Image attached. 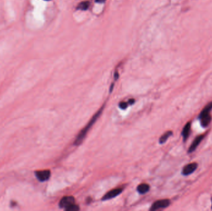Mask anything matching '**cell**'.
<instances>
[{"label":"cell","mask_w":212,"mask_h":211,"mask_svg":"<svg viewBox=\"0 0 212 211\" xmlns=\"http://www.w3.org/2000/svg\"><path fill=\"white\" fill-rule=\"evenodd\" d=\"M127 106H128V104L126 102H122L119 104V107L120 108H121L122 109H125L126 108Z\"/></svg>","instance_id":"9a60e30c"},{"label":"cell","mask_w":212,"mask_h":211,"mask_svg":"<svg viewBox=\"0 0 212 211\" xmlns=\"http://www.w3.org/2000/svg\"><path fill=\"white\" fill-rule=\"evenodd\" d=\"M190 123H188L186 124V125L184 126V128L182 130V136L184 138V140L185 141L186 139H187L189 133H190Z\"/></svg>","instance_id":"ba28073f"},{"label":"cell","mask_w":212,"mask_h":211,"mask_svg":"<svg viewBox=\"0 0 212 211\" xmlns=\"http://www.w3.org/2000/svg\"><path fill=\"white\" fill-rule=\"evenodd\" d=\"M45 1H50V0H45Z\"/></svg>","instance_id":"ac0fdd59"},{"label":"cell","mask_w":212,"mask_h":211,"mask_svg":"<svg viewBox=\"0 0 212 211\" xmlns=\"http://www.w3.org/2000/svg\"><path fill=\"white\" fill-rule=\"evenodd\" d=\"M149 190H150V186L146 183H142L138 185V187L137 188V191L141 194H145L147 192L149 191Z\"/></svg>","instance_id":"7c38bea8"},{"label":"cell","mask_w":212,"mask_h":211,"mask_svg":"<svg viewBox=\"0 0 212 211\" xmlns=\"http://www.w3.org/2000/svg\"><path fill=\"white\" fill-rule=\"evenodd\" d=\"M211 109H212V102L211 103H210L208 105H207L204 108V109H203V110L202 111V112L200 113V114L199 115V118H202L203 116H205L210 115V112L211 110Z\"/></svg>","instance_id":"30bf717a"},{"label":"cell","mask_w":212,"mask_h":211,"mask_svg":"<svg viewBox=\"0 0 212 211\" xmlns=\"http://www.w3.org/2000/svg\"><path fill=\"white\" fill-rule=\"evenodd\" d=\"M122 188H116V189H114L111 191H109L106 195H105L103 198V200H107V199H110L115 198V196H118V195H120V194L122 192Z\"/></svg>","instance_id":"8992f818"},{"label":"cell","mask_w":212,"mask_h":211,"mask_svg":"<svg viewBox=\"0 0 212 211\" xmlns=\"http://www.w3.org/2000/svg\"><path fill=\"white\" fill-rule=\"evenodd\" d=\"M51 175L50 171L48 170L37 171L36 172V176L37 178L40 181H45L48 180Z\"/></svg>","instance_id":"277c9868"},{"label":"cell","mask_w":212,"mask_h":211,"mask_svg":"<svg viewBox=\"0 0 212 211\" xmlns=\"http://www.w3.org/2000/svg\"><path fill=\"white\" fill-rule=\"evenodd\" d=\"M75 199L73 196H65L63 197L59 202V206L60 208L65 209L68 206H69L74 203Z\"/></svg>","instance_id":"3957f363"},{"label":"cell","mask_w":212,"mask_h":211,"mask_svg":"<svg viewBox=\"0 0 212 211\" xmlns=\"http://www.w3.org/2000/svg\"><path fill=\"white\" fill-rule=\"evenodd\" d=\"M197 164L196 163H191L187 165H185L182 170V174L184 175H189L192 173L197 169Z\"/></svg>","instance_id":"5b68a950"},{"label":"cell","mask_w":212,"mask_h":211,"mask_svg":"<svg viewBox=\"0 0 212 211\" xmlns=\"http://www.w3.org/2000/svg\"><path fill=\"white\" fill-rule=\"evenodd\" d=\"M172 134H173L172 131H167L166 133H164L159 139L160 144H163V143H164L167 140V139L171 136Z\"/></svg>","instance_id":"4fadbf2b"},{"label":"cell","mask_w":212,"mask_h":211,"mask_svg":"<svg viewBox=\"0 0 212 211\" xmlns=\"http://www.w3.org/2000/svg\"><path fill=\"white\" fill-rule=\"evenodd\" d=\"M170 204V201L169 199H161L159 200L154 202L153 204L152 205L150 210H156L159 209L166 208L169 206Z\"/></svg>","instance_id":"7a4b0ae2"},{"label":"cell","mask_w":212,"mask_h":211,"mask_svg":"<svg viewBox=\"0 0 212 211\" xmlns=\"http://www.w3.org/2000/svg\"><path fill=\"white\" fill-rule=\"evenodd\" d=\"M204 138V136H197L196 139H194V141H193L192 142V144H191L190 147H189V150L188 152L189 153H192V152H193L195 150H196V149L197 147V146L200 144V142L202 141V140Z\"/></svg>","instance_id":"52a82bcc"},{"label":"cell","mask_w":212,"mask_h":211,"mask_svg":"<svg viewBox=\"0 0 212 211\" xmlns=\"http://www.w3.org/2000/svg\"><path fill=\"white\" fill-rule=\"evenodd\" d=\"M90 6V2L88 1H84L81 2L77 6L78 10L81 11H86Z\"/></svg>","instance_id":"8fae6325"},{"label":"cell","mask_w":212,"mask_h":211,"mask_svg":"<svg viewBox=\"0 0 212 211\" xmlns=\"http://www.w3.org/2000/svg\"><path fill=\"white\" fill-rule=\"evenodd\" d=\"M106 1V0H96V2L98 3H103Z\"/></svg>","instance_id":"2e32d148"},{"label":"cell","mask_w":212,"mask_h":211,"mask_svg":"<svg viewBox=\"0 0 212 211\" xmlns=\"http://www.w3.org/2000/svg\"><path fill=\"white\" fill-rule=\"evenodd\" d=\"M201 124L203 127H207V126L210 124L211 120V117L210 115L203 116L200 118Z\"/></svg>","instance_id":"9c48e42d"},{"label":"cell","mask_w":212,"mask_h":211,"mask_svg":"<svg viewBox=\"0 0 212 211\" xmlns=\"http://www.w3.org/2000/svg\"><path fill=\"white\" fill-rule=\"evenodd\" d=\"M103 108H100L99 110L97 112V113H96V115L92 117V120L89 121V123L88 124V125L86 126L85 128H84L82 131H81V132L80 133V134L78 135L77 138H76V140L74 141V145H79L82 142L83 140L84 139V138H85V136L86 135L88 130L90 129V128L92 126V124L94 123V122L96 121V120L98 118V117L99 116L100 114L102 112V110H103Z\"/></svg>","instance_id":"6da1fadb"},{"label":"cell","mask_w":212,"mask_h":211,"mask_svg":"<svg viewBox=\"0 0 212 211\" xmlns=\"http://www.w3.org/2000/svg\"><path fill=\"white\" fill-rule=\"evenodd\" d=\"M65 209L67 211H76V210H78L80 209V207L78 205H76L74 203L69 206H68Z\"/></svg>","instance_id":"5bb4252c"},{"label":"cell","mask_w":212,"mask_h":211,"mask_svg":"<svg viewBox=\"0 0 212 211\" xmlns=\"http://www.w3.org/2000/svg\"><path fill=\"white\" fill-rule=\"evenodd\" d=\"M134 102H135V100L134 99H130V100H129V103L130 104H133Z\"/></svg>","instance_id":"e0dca14e"}]
</instances>
